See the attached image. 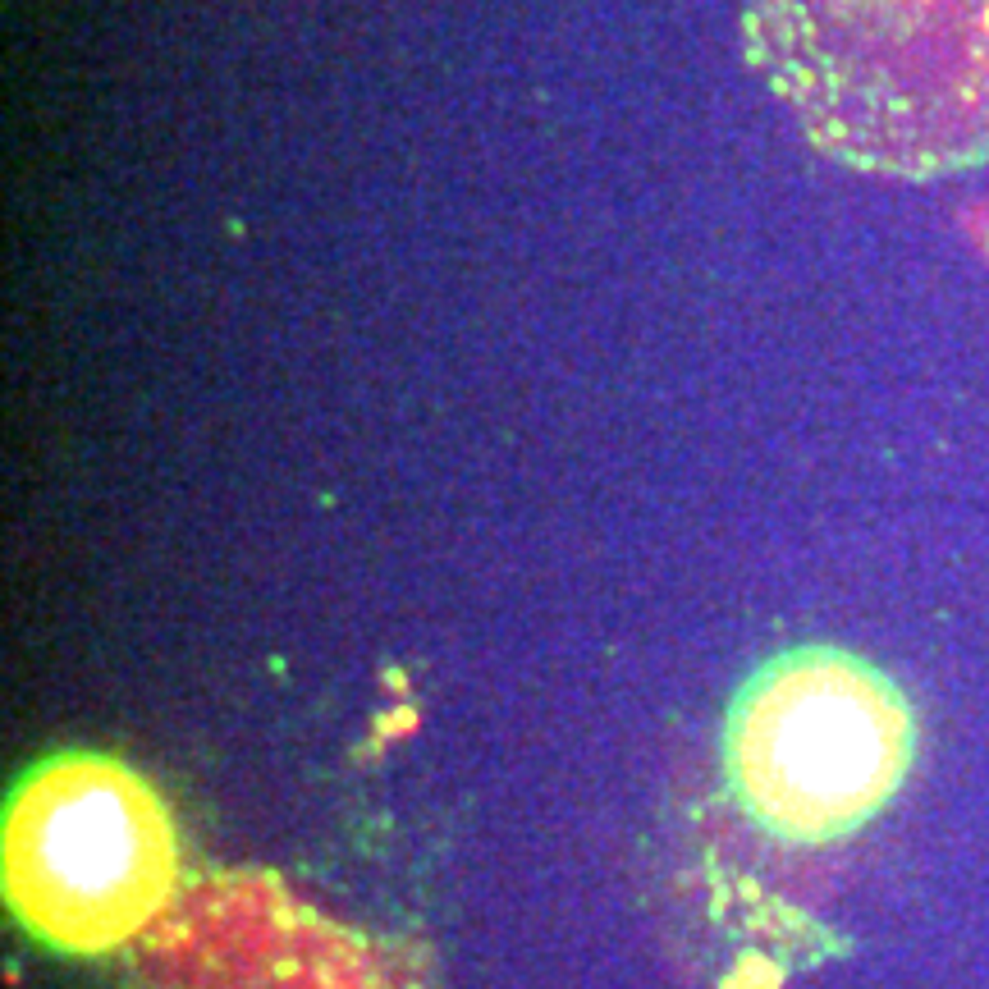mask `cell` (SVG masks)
<instances>
[{
  "label": "cell",
  "instance_id": "1",
  "mask_svg": "<svg viewBox=\"0 0 989 989\" xmlns=\"http://www.w3.org/2000/svg\"><path fill=\"white\" fill-rule=\"evenodd\" d=\"M746 50L801 128L857 170L989 160V0H752Z\"/></svg>",
  "mask_w": 989,
  "mask_h": 989
},
{
  "label": "cell",
  "instance_id": "2",
  "mask_svg": "<svg viewBox=\"0 0 989 989\" xmlns=\"http://www.w3.org/2000/svg\"><path fill=\"white\" fill-rule=\"evenodd\" d=\"M916 724L875 664L801 646L742 683L729 710V779L756 824L792 843L843 838L902 788Z\"/></svg>",
  "mask_w": 989,
  "mask_h": 989
},
{
  "label": "cell",
  "instance_id": "3",
  "mask_svg": "<svg viewBox=\"0 0 989 989\" xmlns=\"http://www.w3.org/2000/svg\"><path fill=\"white\" fill-rule=\"evenodd\" d=\"M0 870L28 934L60 953H111L166 916L179 838L138 769L65 752L10 792Z\"/></svg>",
  "mask_w": 989,
  "mask_h": 989
},
{
  "label": "cell",
  "instance_id": "4",
  "mask_svg": "<svg viewBox=\"0 0 989 989\" xmlns=\"http://www.w3.org/2000/svg\"><path fill=\"white\" fill-rule=\"evenodd\" d=\"M156 989H398L381 953L293 902L280 885L225 875L151 930Z\"/></svg>",
  "mask_w": 989,
  "mask_h": 989
}]
</instances>
